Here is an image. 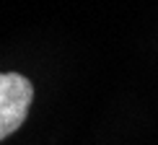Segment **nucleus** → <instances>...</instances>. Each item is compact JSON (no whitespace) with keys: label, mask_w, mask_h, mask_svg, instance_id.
Listing matches in <instances>:
<instances>
[{"label":"nucleus","mask_w":158,"mask_h":145,"mask_svg":"<svg viewBox=\"0 0 158 145\" xmlns=\"http://www.w3.org/2000/svg\"><path fill=\"white\" fill-rule=\"evenodd\" d=\"M34 85L21 72H0V140L13 135L26 122Z\"/></svg>","instance_id":"nucleus-1"}]
</instances>
